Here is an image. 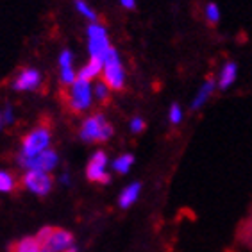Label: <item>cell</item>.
<instances>
[{
	"label": "cell",
	"instance_id": "obj_1",
	"mask_svg": "<svg viewBox=\"0 0 252 252\" xmlns=\"http://www.w3.org/2000/svg\"><path fill=\"white\" fill-rule=\"evenodd\" d=\"M102 73H104V81L111 90H122L126 84V70L122 64V59L118 56L117 49H109L106 58L102 59Z\"/></svg>",
	"mask_w": 252,
	"mask_h": 252
},
{
	"label": "cell",
	"instance_id": "obj_2",
	"mask_svg": "<svg viewBox=\"0 0 252 252\" xmlns=\"http://www.w3.org/2000/svg\"><path fill=\"white\" fill-rule=\"evenodd\" d=\"M113 134L111 124L106 120L104 115H93V117L86 118L81 127V138L88 143L93 141H106L109 140Z\"/></svg>",
	"mask_w": 252,
	"mask_h": 252
},
{
	"label": "cell",
	"instance_id": "obj_3",
	"mask_svg": "<svg viewBox=\"0 0 252 252\" xmlns=\"http://www.w3.org/2000/svg\"><path fill=\"white\" fill-rule=\"evenodd\" d=\"M50 140H52V136H50V131L47 127H36L34 131H31L25 136L18 158H34V156L41 154L43 151L50 149Z\"/></svg>",
	"mask_w": 252,
	"mask_h": 252
},
{
	"label": "cell",
	"instance_id": "obj_4",
	"mask_svg": "<svg viewBox=\"0 0 252 252\" xmlns=\"http://www.w3.org/2000/svg\"><path fill=\"white\" fill-rule=\"evenodd\" d=\"M109 49H111V45H109L107 31L97 22L88 25V50H90V56L102 61L106 58V54L109 52Z\"/></svg>",
	"mask_w": 252,
	"mask_h": 252
},
{
	"label": "cell",
	"instance_id": "obj_5",
	"mask_svg": "<svg viewBox=\"0 0 252 252\" xmlns=\"http://www.w3.org/2000/svg\"><path fill=\"white\" fill-rule=\"evenodd\" d=\"M93 102V86L86 79H75L70 84V106L73 111H86Z\"/></svg>",
	"mask_w": 252,
	"mask_h": 252
},
{
	"label": "cell",
	"instance_id": "obj_6",
	"mask_svg": "<svg viewBox=\"0 0 252 252\" xmlns=\"http://www.w3.org/2000/svg\"><path fill=\"white\" fill-rule=\"evenodd\" d=\"M58 154L52 149H47L41 154L34 156V158H18V165L24 170H38V172H47L56 168L58 165Z\"/></svg>",
	"mask_w": 252,
	"mask_h": 252
},
{
	"label": "cell",
	"instance_id": "obj_7",
	"mask_svg": "<svg viewBox=\"0 0 252 252\" xmlns=\"http://www.w3.org/2000/svg\"><path fill=\"white\" fill-rule=\"evenodd\" d=\"M24 186L31 193L45 197L52 189V179L47 172H38V170H27L24 175Z\"/></svg>",
	"mask_w": 252,
	"mask_h": 252
},
{
	"label": "cell",
	"instance_id": "obj_8",
	"mask_svg": "<svg viewBox=\"0 0 252 252\" xmlns=\"http://www.w3.org/2000/svg\"><path fill=\"white\" fill-rule=\"evenodd\" d=\"M86 175L90 181L100 183V185H107L111 181V175L107 172V156L106 152L97 151L92 156V159L88 163Z\"/></svg>",
	"mask_w": 252,
	"mask_h": 252
},
{
	"label": "cell",
	"instance_id": "obj_9",
	"mask_svg": "<svg viewBox=\"0 0 252 252\" xmlns=\"http://www.w3.org/2000/svg\"><path fill=\"white\" fill-rule=\"evenodd\" d=\"M39 84H41V73L34 68H27L24 72H20L13 81V88L16 92H32V90H38Z\"/></svg>",
	"mask_w": 252,
	"mask_h": 252
},
{
	"label": "cell",
	"instance_id": "obj_10",
	"mask_svg": "<svg viewBox=\"0 0 252 252\" xmlns=\"http://www.w3.org/2000/svg\"><path fill=\"white\" fill-rule=\"evenodd\" d=\"M73 245V236L68 231H63V229H58V231H54L52 236L47 243H45V247H49L50 252H64Z\"/></svg>",
	"mask_w": 252,
	"mask_h": 252
},
{
	"label": "cell",
	"instance_id": "obj_11",
	"mask_svg": "<svg viewBox=\"0 0 252 252\" xmlns=\"http://www.w3.org/2000/svg\"><path fill=\"white\" fill-rule=\"evenodd\" d=\"M217 90V81H215L213 77H209L206 83L202 84V86L199 88V92L195 93L193 100H191V109L193 111H197V109H200V107L208 102V98L213 95V92Z\"/></svg>",
	"mask_w": 252,
	"mask_h": 252
},
{
	"label": "cell",
	"instance_id": "obj_12",
	"mask_svg": "<svg viewBox=\"0 0 252 252\" xmlns=\"http://www.w3.org/2000/svg\"><path fill=\"white\" fill-rule=\"evenodd\" d=\"M72 52L70 50H63L61 52V56H59V68H61V81H63L64 84H70L77 79V75H75V70H73L72 66Z\"/></svg>",
	"mask_w": 252,
	"mask_h": 252
},
{
	"label": "cell",
	"instance_id": "obj_13",
	"mask_svg": "<svg viewBox=\"0 0 252 252\" xmlns=\"http://www.w3.org/2000/svg\"><path fill=\"white\" fill-rule=\"evenodd\" d=\"M236 77H238V64L233 63V61H229V63L223 64L217 86H219L220 90H227V88H231L234 84Z\"/></svg>",
	"mask_w": 252,
	"mask_h": 252
},
{
	"label": "cell",
	"instance_id": "obj_14",
	"mask_svg": "<svg viewBox=\"0 0 252 252\" xmlns=\"http://www.w3.org/2000/svg\"><path fill=\"white\" fill-rule=\"evenodd\" d=\"M140 191H141L140 183H132V185H129L127 188H124L120 197H118V206L124 209L131 208L132 204L138 200V197H140Z\"/></svg>",
	"mask_w": 252,
	"mask_h": 252
},
{
	"label": "cell",
	"instance_id": "obj_15",
	"mask_svg": "<svg viewBox=\"0 0 252 252\" xmlns=\"http://www.w3.org/2000/svg\"><path fill=\"white\" fill-rule=\"evenodd\" d=\"M98 73H102V61L100 59L90 58V61L84 64V68L79 72L77 77L86 79V81H93L95 77H98Z\"/></svg>",
	"mask_w": 252,
	"mask_h": 252
},
{
	"label": "cell",
	"instance_id": "obj_16",
	"mask_svg": "<svg viewBox=\"0 0 252 252\" xmlns=\"http://www.w3.org/2000/svg\"><path fill=\"white\" fill-rule=\"evenodd\" d=\"M11 252H41V243L34 238H24L11 247Z\"/></svg>",
	"mask_w": 252,
	"mask_h": 252
},
{
	"label": "cell",
	"instance_id": "obj_17",
	"mask_svg": "<svg viewBox=\"0 0 252 252\" xmlns=\"http://www.w3.org/2000/svg\"><path fill=\"white\" fill-rule=\"evenodd\" d=\"M134 165V156L132 154H122L113 161V170H117L118 174H127L131 166Z\"/></svg>",
	"mask_w": 252,
	"mask_h": 252
},
{
	"label": "cell",
	"instance_id": "obj_18",
	"mask_svg": "<svg viewBox=\"0 0 252 252\" xmlns=\"http://www.w3.org/2000/svg\"><path fill=\"white\" fill-rule=\"evenodd\" d=\"M15 186H16L15 177L9 172L0 170V193H11L15 189Z\"/></svg>",
	"mask_w": 252,
	"mask_h": 252
},
{
	"label": "cell",
	"instance_id": "obj_19",
	"mask_svg": "<svg viewBox=\"0 0 252 252\" xmlns=\"http://www.w3.org/2000/svg\"><path fill=\"white\" fill-rule=\"evenodd\" d=\"M109 92H111V88L107 86L106 81H98V83L93 86V98L104 102V100H107V97H109Z\"/></svg>",
	"mask_w": 252,
	"mask_h": 252
},
{
	"label": "cell",
	"instance_id": "obj_20",
	"mask_svg": "<svg viewBox=\"0 0 252 252\" xmlns=\"http://www.w3.org/2000/svg\"><path fill=\"white\" fill-rule=\"evenodd\" d=\"M75 9H77L79 13L84 16V18L90 20L92 24H93V22H97V13H95V11H93L92 7L84 2V0H75Z\"/></svg>",
	"mask_w": 252,
	"mask_h": 252
},
{
	"label": "cell",
	"instance_id": "obj_21",
	"mask_svg": "<svg viewBox=\"0 0 252 252\" xmlns=\"http://www.w3.org/2000/svg\"><path fill=\"white\" fill-rule=\"evenodd\" d=\"M206 18H208V22L211 25L219 24L220 20V7L215 2H209L208 5H206Z\"/></svg>",
	"mask_w": 252,
	"mask_h": 252
},
{
	"label": "cell",
	"instance_id": "obj_22",
	"mask_svg": "<svg viewBox=\"0 0 252 252\" xmlns=\"http://www.w3.org/2000/svg\"><path fill=\"white\" fill-rule=\"evenodd\" d=\"M183 117H185V113H183V107H181L179 104H172V106H170V111H168V120H170V124L177 126V124H181Z\"/></svg>",
	"mask_w": 252,
	"mask_h": 252
},
{
	"label": "cell",
	"instance_id": "obj_23",
	"mask_svg": "<svg viewBox=\"0 0 252 252\" xmlns=\"http://www.w3.org/2000/svg\"><path fill=\"white\" fill-rule=\"evenodd\" d=\"M129 127H131L132 134H140V132L145 129V122H143V118L141 117H134L131 120V124H129Z\"/></svg>",
	"mask_w": 252,
	"mask_h": 252
},
{
	"label": "cell",
	"instance_id": "obj_24",
	"mask_svg": "<svg viewBox=\"0 0 252 252\" xmlns=\"http://www.w3.org/2000/svg\"><path fill=\"white\" fill-rule=\"evenodd\" d=\"M52 233H54V229H52V227H43L38 234H36V240H38V242L41 243V245H45V243H47V242L50 240Z\"/></svg>",
	"mask_w": 252,
	"mask_h": 252
},
{
	"label": "cell",
	"instance_id": "obj_25",
	"mask_svg": "<svg viewBox=\"0 0 252 252\" xmlns=\"http://www.w3.org/2000/svg\"><path fill=\"white\" fill-rule=\"evenodd\" d=\"M2 120H4L5 126L15 122V115H13V107L11 106H5L4 109H2Z\"/></svg>",
	"mask_w": 252,
	"mask_h": 252
},
{
	"label": "cell",
	"instance_id": "obj_26",
	"mask_svg": "<svg viewBox=\"0 0 252 252\" xmlns=\"http://www.w3.org/2000/svg\"><path fill=\"white\" fill-rule=\"evenodd\" d=\"M120 4L126 9H136V0H120Z\"/></svg>",
	"mask_w": 252,
	"mask_h": 252
},
{
	"label": "cell",
	"instance_id": "obj_27",
	"mask_svg": "<svg viewBox=\"0 0 252 252\" xmlns=\"http://www.w3.org/2000/svg\"><path fill=\"white\" fill-rule=\"evenodd\" d=\"M59 181H61V183H63V185H70V177H68V174H63V175H61V179H59Z\"/></svg>",
	"mask_w": 252,
	"mask_h": 252
},
{
	"label": "cell",
	"instance_id": "obj_28",
	"mask_svg": "<svg viewBox=\"0 0 252 252\" xmlns=\"http://www.w3.org/2000/svg\"><path fill=\"white\" fill-rule=\"evenodd\" d=\"M64 252H79V251H77V247H73V245H72V247L68 249V251H64Z\"/></svg>",
	"mask_w": 252,
	"mask_h": 252
},
{
	"label": "cell",
	"instance_id": "obj_29",
	"mask_svg": "<svg viewBox=\"0 0 252 252\" xmlns=\"http://www.w3.org/2000/svg\"><path fill=\"white\" fill-rule=\"evenodd\" d=\"M2 126H4V120H2V111H0V129H2Z\"/></svg>",
	"mask_w": 252,
	"mask_h": 252
}]
</instances>
